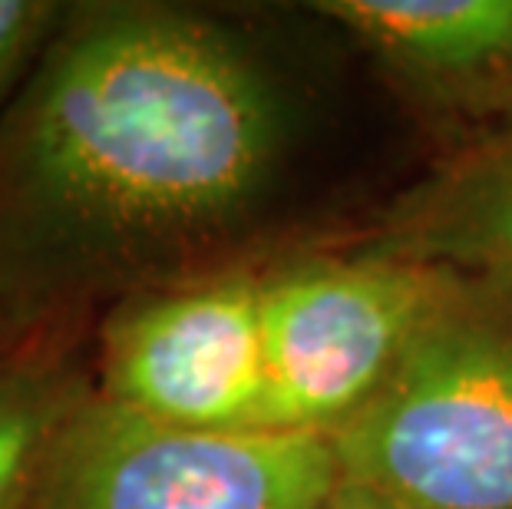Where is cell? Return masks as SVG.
Wrapping results in <instances>:
<instances>
[{
	"label": "cell",
	"instance_id": "cell-1",
	"mask_svg": "<svg viewBox=\"0 0 512 509\" xmlns=\"http://www.w3.org/2000/svg\"><path fill=\"white\" fill-rule=\"evenodd\" d=\"M288 96L225 20L73 4L0 113V331L195 278L268 196Z\"/></svg>",
	"mask_w": 512,
	"mask_h": 509
},
{
	"label": "cell",
	"instance_id": "cell-2",
	"mask_svg": "<svg viewBox=\"0 0 512 509\" xmlns=\"http://www.w3.org/2000/svg\"><path fill=\"white\" fill-rule=\"evenodd\" d=\"M331 447L337 490L377 506L512 509V285L443 272L384 387Z\"/></svg>",
	"mask_w": 512,
	"mask_h": 509
},
{
	"label": "cell",
	"instance_id": "cell-3",
	"mask_svg": "<svg viewBox=\"0 0 512 509\" xmlns=\"http://www.w3.org/2000/svg\"><path fill=\"white\" fill-rule=\"evenodd\" d=\"M331 440L275 430H189L93 394L57 437L34 509H324Z\"/></svg>",
	"mask_w": 512,
	"mask_h": 509
},
{
	"label": "cell",
	"instance_id": "cell-4",
	"mask_svg": "<svg viewBox=\"0 0 512 509\" xmlns=\"http://www.w3.org/2000/svg\"><path fill=\"white\" fill-rule=\"evenodd\" d=\"M440 268L380 255L308 258L261 275L265 404L258 430L331 440L394 371Z\"/></svg>",
	"mask_w": 512,
	"mask_h": 509
},
{
	"label": "cell",
	"instance_id": "cell-5",
	"mask_svg": "<svg viewBox=\"0 0 512 509\" xmlns=\"http://www.w3.org/2000/svg\"><path fill=\"white\" fill-rule=\"evenodd\" d=\"M96 394L172 427L258 430L261 275L222 268L119 298L100 328Z\"/></svg>",
	"mask_w": 512,
	"mask_h": 509
},
{
	"label": "cell",
	"instance_id": "cell-6",
	"mask_svg": "<svg viewBox=\"0 0 512 509\" xmlns=\"http://www.w3.org/2000/svg\"><path fill=\"white\" fill-rule=\"evenodd\" d=\"M314 10L430 100H463L512 80V0H324Z\"/></svg>",
	"mask_w": 512,
	"mask_h": 509
},
{
	"label": "cell",
	"instance_id": "cell-7",
	"mask_svg": "<svg viewBox=\"0 0 512 509\" xmlns=\"http://www.w3.org/2000/svg\"><path fill=\"white\" fill-rule=\"evenodd\" d=\"M357 252L512 285V119L400 196Z\"/></svg>",
	"mask_w": 512,
	"mask_h": 509
},
{
	"label": "cell",
	"instance_id": "cell-8",
	"mask_svg": "<svg viewBox=\"0 0 512 509\" xmlns=\"http://www.w3.org/2000/svg\"><path fill=\"white\" fill-rule=\"evenodd\" d=\"M93 387L34 338L0 351V509H34L57 437Z\"/></svg>",
	"mask_w": 512,
	"mask_h": 509
},
{
	"label": "cell",
	"instance_id": "cell-9",
	"mask_svg": "<svg viewBox=\"0 0 512 509\" xmlns=\"http://www.w3.org/2000/svg\"><path fill=\"white\" fill-rule=\"evenodd\" d=\"M57 0H0V113L67 17Z\"/></svg>",
	"mask_w": 512,
	"mask_h": 509
},
{
	"label": "cell",
	"instance_id": "cell-10",
	"mask_svg": "<svg viewBox=\"0 0 512 509\" xmlns=\"http://www.w3.org/2000/svg\"><path fill=\"white\" fill-rule=\"evenodd\" d=\"M324 509H387V506H377V503L364 500V496H354L347 490H334V496H331Z\"/></svg>",
	"mask_w": 512,
	"mask_h": 509
},
{
	"label": "cell",
	"instance_id": "cell-11",
	"mask_svg": "<svg viewBox=\"0 0 512 509\" xmlns=\"http://www.w3.org/2000/svg\"><path fill=\"white\" fill-rule=\"evenodd\" d=\"M10 344H17V341H10V338H7V334H4V331H0V351H4V348H10Z\"/></svg>",
	"mask_w": 512,
	"mask_h": 509
}]
</instances>
